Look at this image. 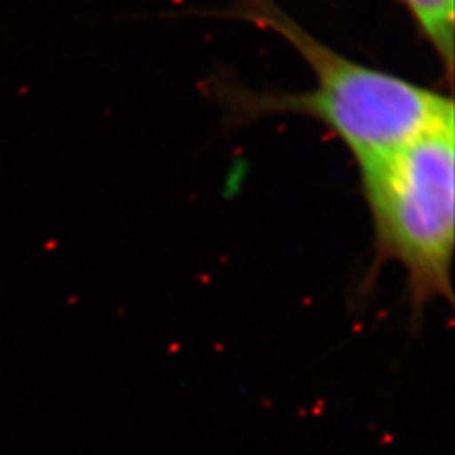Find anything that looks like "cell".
Segmentation results:
<instances>
[{
  "instance_id": "cell-1",
  "label": "cell",
  "mask_w": 455,
  "mask_h": 455,
  "mask_svg": "<svg viewBox=\"0 0 455 455\" xmlns=\"http://www.w3.org/2000/svg\"><path fill=\"white\" fill-rule=\"evenodd\" d=\"M240 16L282 34L314 71L315 86L295 95H253L236 101L238 114L304 115L344 144L358 169L410 144L454 103L434 90L361 65L306 33L270 0H243Z\"/></svg>"
},
{
  "instance_id": "cell-2",
  "label": "cell",
  "mask_w": 455,
  "mask_h": 455,
  "mask_svg": "<svg viewBox=\"0 0 455 455\" xmlns=\"http://www.w3.org/2000/svg\"><path fill=\"white\" fill-rule=\"evenodd\" d=\"M454 114L388 157L359 169L371 218L374 265L398 263L411 307L452 302L455 242Z\"/></svg>"
},
{
  "instance_id": "cell-3",
  "label": "cell",
  "mask_w": 455,
  "mask_h": 455,
  "mask_svg": "<svg viewBox=\"0 0 455 455\" xmlns=\"http://www.w3.org/2000/svg\"><path fill=\"white\" fill-rule=\"evenodd\" d=\"M419 28L437 51L447 76L454 66L455 0H403Z\"/></svg>"
}]
</instances>
